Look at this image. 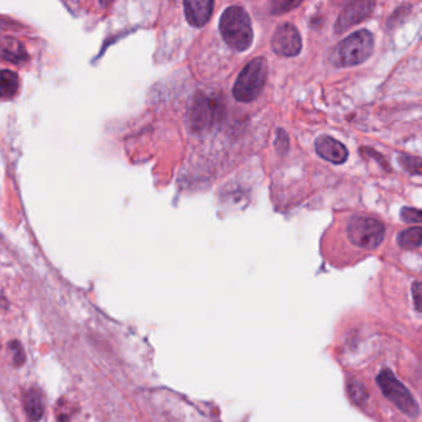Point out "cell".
I'll return each instance as SVG.
<instances>
[{"label":"cell","instance_id":"8","mask_svg":"<svg viewBox=\"0 0 422 422\" xmlns=\"http://www.w3.org/2000/svg\"><path fill=\"white\" fill-rule=\"evenodd\" d=\"M376 4L373 1H353L345 6L340 13L338 21L335 24V32L340 34L347 31L352 26L359 24L362 20L371 15Z\"/></svg>","mask_w":422,"mask_h":422},{"label":"cell","instance_id":"10","mask_svg":"<svg viewBox=\"0 0 422 422\" xmlns=\"http://www.w3.org/2000/svg\"><path fill=\"white\" fill-rule=\"evenodd\" d=\"M213 1L211 0H192L186 1L185 6L186 19L191 25L201 27L205 25L208 19L211 18L213 11Z\"/></svg>","mask_w":422,"mask_h":422},{"label":"cell","instance_id":"6","mask_svg":"<svg viewBox=\"0 0 422 422\" xmlns=\"http://www.w3.org/2000/svg\"><path fill=\"white\" fill-rule=\"evenodd\" d=\"M376 383L386 399H389L400 411L410 417H416L418 415L420 409L415 399L407 388L397 381L392 371H381L376 378Z\"/></svg>","mask_w":422,"mask_h":422},{"label":"cell","instance_id":"4","mask_svg":"<svg viewBox=\"0 0 422 422\" xmlns=\"http://www.w3.org/2000/svg\"><path fill=\"white\" fill-rule=\"evenodd\" d=\"M224 102L216 96H198L190 110V125L197 133L211 130L224 117Z\"/></svg>","mask_w":422,"mask_h":422},{"label":"cell","instance_id":"15","mask_svg":"<svg viewBox=\"0 0 422 422\" xmlns=\"http://www.w3.org/2000/svg\"><path fill=\"white\" fill-rule=\"evenodd\" d=\"M399 164L412 175H421V160H420V158L402 154L399 156Z\"/></svg>","mask_w":422,"mask_h":422},{"label":"cell","instance_id":"7","mask_svg":"<svg viewBox=\"0 0 422 422\" xmlns=\"http://www.w3.org/2000/svg\"><path fill=\"white\" fill-rule=\"evenodd\" d=\"M302 47L300 32L291 24L278 26L271 39V49L279 56L293 57L299 55Z\"/></svg>","mask_w":422,"mask_h":422},{"label":"cell","instance_id":"16","mask_svg":"<svg viewBox=\"0 0 422 422\" xmlns=\"http://www.w3.org/2000/svg\"><path fill=\"white\" fill-rule=\"evenodd\" d=\"M402 218L407 223H420L421 222V212L416 208L405 207L402 210Z\"/></svg>","mask_w":422,"mask_h":422},{"label":"cell","instance_id":"12","mask_svg":"<svg viewBox=\"0 0 422 422\" xmlns=\"http://www.w3.org/2000/svg\"><path fill=\"white\" fill-rule=\"evenodd\" d=\"M24 409L26 415L32 421H39L44 415V402H42L41 394L39 390L31 389L26 392L24 397Z\"/></svg>","mask_w":422,"mask_h":422},{"label":"cell","instance_id":"3","mask_svg":"<svg viewBox=\"0 0 422 422\" xmlns=\"http://www.w3.org/2000/svg\"><path fill=\"white\" fill-rule=\"evenodd\" d=\"M268 78V62L264 57H257L249 62L233 86V96L238 102L249 103L263 91Z\"/></svg>","mask_w":422,"mask_h":422},{"label":"cell","instance_id":"13","mask_svg":"<svg viewBox=\"0 0 422 422\" xmlns=\"http://www.w3.org/2000/svg\"><path fill=\"white\" fill-rule=\"evenodd\" d=\"M19 77L9 70H0V98H13L19 91Z\"/></svg>","mask_w":422,"mask_h":422},{"label":"cell","instance_id":"1","mask_svg":"<svg viewBox=\"0 0 422 422\" xmlns=\"http://www.w3.org/2000/svg\"><path fill=\"white\" fill-rule=\"evenodd\" d=\"M219 31L226 45L237 50L245 51L252 42V21L242 6H229L222 14Z\"/></svg>","mask_w":422,"mask_h":422},{"label":"cell","instance_id":"9","mask_svg":"<svg viewBox=\"0 0 422 422\" xmlns=\"http://www.w3.org/2000/svg\"><path fill=\"white\" fill-rule=\"evenodd\" d=\"M316 151L321 158L333 164H343L348 158V150L345 145L327 135L316 140Z\"/></svg>","mask_w":422,"mask_h":422},{"label":"cell","instance_id":"5","mask_svg":"<svg viewBox=\"0 0 422 422\" xmlns=\"http://www.w3.org/2000/svg\"><path fill=\"white\" fill-rule=\"evenodd\" d=\"M347 234L350 242L357 247L376 249L384 239L385 226L374 218L353 217L348 223Z\"/></svg>","mask_w":422,"mask_h":422},{"label":"cell","instance_id":"2","mask_svg":"<svg viewBox=\"0 0 422 422\" xmlns=\"http://www.w3.org/2000/svg\"><path fill=\"white\" fill-rule=\"evenodd\" d=\"M374 47V39L368 30H359L345 37L333 49L331 62L335 68H352L366 61Z\"/></svg>","mask_w":422,"mask_h":422},{"label":"cell","instance_id":"11","mask_svg":"<svg viewBox=\"0 0 422 422\" xmlns=\"http://www.w3.org/2000/svg\"><path fill=\"white\" fill-rule=\"evenodd\" d=\"M0 53L3 58L14 63H20L27 60L25 47L23 46L20 41L11 37L3 39V41L0 42Z\"/></svg>","mask_w":422,"mask_h":422},{"label":"cell","instance_id":"18","mask_svg":"<svg viewBox=\"0 0 422 422\" xmlns=\"http://www.w3.org/2000/svg\"><path fill=\"white\" fill-rule=\"evenodd\" d=\"M412 294L415 296V305H416L417 311H420V302H421V285H420L418 281L414 283Z\"/></svg>","mask_w":422,"mask_h":422},{"label":"cell","instance_id":"14","mask_svg":"<svg viewBox=\"0 0 422 422\" xmlns=\"http://www.w3.org/2000/svg\"><path fill=\"white\" fill-rule=\"evenodd\" d=\"M397 244L404 249H416L421 245V228H410L397 236Z\"/></svg>","mask_w":422,"mask_h":422},{"label":"cell","instance_id":"17","mask_svg":"<svg viewBox=\"0 0 422 422\" xmlns=\"http://www.w3.org/2000/svg\"><path fill=\"white\" fill-rule=\"evenodd\" d=\"M301 3H293V1H276L273 3V11L271 13L274 14H281V13H286V11L294 9L296 6H299Z\"/></svg>","mask_w":422,"mask_h":422}]
</instances>
